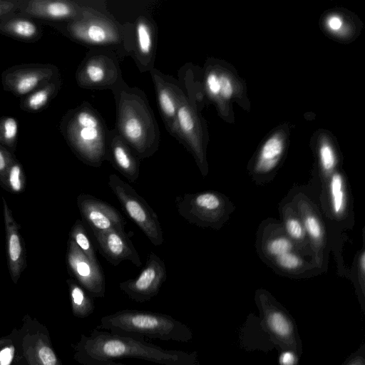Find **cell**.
<instances>
[{
  "instance_id": "1",
  "label": "cell",
  "mask_w": 365,
  "mask_h": 365,
  "mask_svg": "<svg viewBox=\"0 0 365 365\" xmlns=\"http://www.w3.org/2000/svg\"><path fill=\"white\" fill-rule=\"evenodd\" d=\"M76 355L83 365L122 359H142L160 365H200L195 351L165 349L143 339L97 328L89 335L81 336Z\"/></svg>"
},
{
  "instance_id": "2",
  "label": "cell",
  "mask_w": 365,
  "mask_h": 365,
  "mask_svg": "<svg viewBox=\"0 0 365 365\" xmlns=\"http://www.w3.org/2000/svg\"><path fill=\"white\" fill-rule=\"evenodd\" d=\"M116 120L115 129L139 160L158 150L160 133L145 92L123 79L113 89Z\"/></svg>"
},
{
  "instance_id": "3",
  "label": "cell",
  "mask_w": 365,
  "mask_h": 365,
  "mask_svg": "<svg viewBox=\"0 0 365 365\" xmlns=\"http://www.w3.org/2000/svg\"><path fill=\"white\" fill-rule=\"evenodd\" d=\"M97 329L134 338L157 339L187 343L191 329L170 315L136 309H123L103 317Z\"/></svg>"
},
{
  "instance_id": "4",
  "label": "cell",
  "mask_w": 365,
  "mask_h": 365,
  "mask_svg": "<svg viewBox=\"0 0 365 365\" xmlns=\"http://www.w3.org/2000/svg\"><path fill=\"white\" fill-rule=\"evenodd\" d=\"M69 29L73 38L89 50L110 51L120 61L132 56L133 23H120L109 11L73 21Z\"/></svg>"
},
{
  "instance_id": "5",
  "label": "cell",
  "mask_w": 365,
  "mask_h": 365,
  "mask_svg": "<svg viewBox=\"0 0 365 365\" xmlns=\"http://www.w3.org/2000/svg\"><path fill=\"white\" fill-rule=\"evenodd\" d=\"M110 130L101 113L84 102L72 113L67 136L78 158L85 164L99 168L107 160Z\"/></svg>"
},
{
  "instance_id": "6",
  "label": "cell",
  "mask_w": 365,
  "mask_h": 365,
  "mask_svg": "<svg viewBox=\"0 0 365 365\" xmlns=\"http://www.w3.org/2000/svg\"><path fill=\"white\" fill-rule=\"evenodd\" d=\"M108 187L118 200L127 215L155 246L164 242L163 232L158 217L148 202L118 175L110 174Z\"/></svg>"
},
{
  "instance_id": "7",
  "label": "cell",
  "mask_w": 365,
  "mask_h": 365,
  "mask_svg": "<svg viewBox=\"0 0 365 365\" xmlns=\"http://www.w3.org/2000/svg\"><path fill=\"white\" fill-rule=\"evenodd\" d=\"M120 62L110 51L90 49L77 72L79 86L92 91L113 89L123 79Z\"/></svg>"
},
{
  "instance_id": "8",
  "label": "cell",
  "mask_w": 365,
  "mask_h": 365,
  "mask_svg": "<svg viewBox=\"0 0 365 365\" xmlns=\"http://www.w3.org/2000/svg\"><path fill=\"white\" fill-rule=\"evenodd\" d=\"M173 138L189 151L205 175L206 161L202 120L196 107L185 94L178 108Z\"/></svg>"
},
{
  "instance_id": "9",
  "label": "cell",
  "mask_w": 365,
  "mask_h": 365,
  "mask_svg": "<svg viewBox=\"0 0 365 365\" xmlns=\"http://www.w3.org/2000/svg\"><path fill=\"white\" fill-rule=\"evenodd\" d=\"M166 279L164 262L151 252L140 274L135 278L121 282L119 288L131 300L143 303L149 302L158 294Z\"/></svg>"
},
{
  "instance_id": "10",
  "label": "cell",
  "mask_w": 365,
  "mask_h": 365,
  "mask_svg": "<svg viewBox=\"0 0 365 365\" xmlns=\"http://www.w3.org/2000/svg\"><path fill=\"white\" fill-rule=\"evenodd\" d=\"M175 206L179 215L188 222L212 226L217 221L223 201L216 192L203 191L178 196Z\"/></svg>"
},
{
  "instance_id": "11",
  "label": "cell",
  "mask_w": 365,
  "mask_h": 365,
  "mask_svg": "<svg viewBox=\"0 0 365 365\" xmlns=\"http://www.w3.org/2000/svg\"><path fill=\"white\" fill-rule=\"evenodd\" d=\"M68 269L74 279L94 298L104 297L106 278L101 264L92 262L70 238L67 242Z\"/></svg>"
},
{
  "instance_id": "12",
  "label": "cell",
  "mask_w": 365,
  "mask_h": 365,
  "mask_svg": "<svg viewBox=\"0 0 365 365\" xmlns=\"http://www.w3.org/2000/svg\"><path fill=\"white\" fill-rule=\"evenodd\" d=\"M160 115L166 130L173 137L177 112L185 93L179 81L156 68L150 71Z\"/></svg>"
},
{
  "instance_id": "13",
  "label": "cell",
  "mask_w": 365,
  "mask_h": 365,
  "mask_svg": "<svg viewBox=\"0 0 365 365\" xmlns=\"http://www.w3.org/2000/svg\"><path fill=\"white\" fill-rule=\"evenodd\" d=\"M133 25L132 56L140 73L149 72L155 68L158 44V29L155 21L148 14H140Z\"/></svg>"
},
{
  "instance_id": "14",
  "label": "cell",
  "mask_w": 365,
  "mask_h": 365,
  "mask_svg": "<svg viewBox=\"0 0 365 365\" xmlns=\"http://www.w3.org/2000/svg\"><path fill=\"white\" fill-rule=\"evenodd\" d=\"M77 205L83 219L93 232L117 230L125 232L126 222L113 206L95 196L82 193L77 197Z\"/></svg>"
},
{
  "instance_id": "15",
  "label": "cell",
  "mask_w": 365,
  "mask_h": 365,
  "mask_svg": "<svg viewBox=\"0 0 365 365\" xmlns=\"http://www.w3.org/2000/svg\"><path fill=\"white\" fill-rule=\"evenodd\" d=\"M104 257L113 266L124 260L140 267V255L125 232L109 230L93 232Z\"/></svg>"
},
{
  "instance_id": "16",
  "label": "cell",
  "mask_w": 365,
  "mask_h": 365,
  "mask_svg": "<svg viewBox=\"0 0 365 365\" xmlns=\"http://www.w3.org/2000/svg\"><path fill=\"white\" fill-rule=\"evenodd\" d=\"M6 231V258L10 276L16 283L26 267V250L20 227L15 221L6 200L2 197Z\"/></svg>"
},
{
  "instance_id": "17",
  "label": "cell",
  "mask_w": 365,
  "mask_h": 365,
  "mask_svg": "<svg viewBox=\"0 0 365 365\" xmlns=\"http://www.w3.org/2000/svg\"><path fill=\"white\" fill-rule=\"evenodd\" d=\"M106 160L130 182L138 179L140 160L115 128L109 131Z\"/></svg>"
},
{
  "instance_id": "18",
  "label": "cell",
  "mask_w": 365,
  "mask_h": 365,
  "mask_svg": "<svg viewBox=\"0 0 365 365\" xmlns=\"http://www.w3.org/2000/svg\"><path fill=\"white\" fill-rule=\"evenodd\" d=\"M67 283L73 315L84 319L92 314L95 310L94 297L74 279H68Z\"/></svg>"
},
{
  "instance_id": "19",
  "label": "cell",
  "mask_w": 365,
  "mask_h": 365,
  "mask_svg": "<svg viewBox=\"0 0 365 365\" xmlns=\"http://www.w3.org/2000/svg\"><path fill=\"white\" fill-rule=\"evenodd\" d=\"M282 150V140L277 136L270 138L262 148L256 166L257 170L266 173L273 169L277 163Z\"/></svg>"
},
{
  "instance_id": "20",
  "label": "cell",
  "mask_w": 365,
  "mask_h": 365,
  "mask_svg": "<svg viewBox=\"0 0 365 365\" xmlns=\"http://www.w3.org/2000/svg\"><path fill=\"white\" fill-rule=\"evenodd\" d=\"M27 354L31 365H61L51 346L39 337Z\"/></svg>"
},
{
  "instance_id": "21",
  "label": "cell",
  "mask_w": 365,
  "mask_h": 365,
  "mask_svg": "<svg viewBox=\"0 0 365 365\" xmlns=\"http://www.w3.org/2000/svg\"><path fill=\"white\" fill-rule=\"evenodd\" d=\"M69 238L77 245L92 262L99 263L87 232L80 220H77L73 225L69 232Z\"/></svg>"
},
{
  "instance_id": "22",
  "label": "cell",
  "mask_w": 365,
  "mask_h": 365,
  "mask_svg": "<svg viewBox=\"0 0 365 365\" xmlns=\"http://www.w3.org/2000/svg\"><path fill=\"white\" fill-rule=\"evenodd\" d=\"M0 185L13 193L22 192L25 188V177L21 166L12 163L2 179Z\"/></svg>"
},
{
  "instance_id": "23",
  "label": "cell",
  "mask_w": 365,
  "mask_h": 365,
  "mask_svg": "<svg viewBox=\"0 0 365 365\" xmlns=\"http://www.w3.org/2000/svg\"><path fill=\"white\" fill-rule=\"evenodd\" d=\"M266 322L269 329L277 336L288 338L292 334L291 322L279 311L269 312Z\"/></svg>"
},
{
  "instance_id": "24",
  "label": "cell",
  "mask_w": 365,
  "mask_h": 365,
  "mask_svg": "<svg viewBox=\"0 0 365 365\" xmlns=\"http://www.w3.org/2000/svg\"><path fill=\"white\" fill-rule=\"evenodd\" d=\"M329 191L332 210L336 215H340L344 209L345 194L343 178L339 173H335L331 176Z\"/></svg>"
},
{
  "instance_id": "25",
  "label": "cell",
  "mask_w": 365,
  "mask_h": 365,
  "mask_svg": "<svg viewBox=\"0 0 365 365\" xmlns=\"http://www.w3.org/2000/svg\"><path fill=\"white\" fill-rule=\"evenodd\" d=\"M267 248L269 254L277 257L290 252L292 245L287 238L278 237L270 240L267 244Z\"/></svg>"
},
{
  "instance_id": "26",
  "label": "cell",
  "mask_w": 365,
  "mask_h": 365,
  "mask_svg": "<svg viewBox=\"0 0 365 365\" xmlns=\"http://www.w3.org/2000/svg\"><path fill=\"white\" fill-rule=\"evenodd\" d=\"M320 161L326 172L331 171L336 163L335 156L332 148L327 143L322 145L319 150Z\"/></svg>"
},
{
  "instance_id": "27",
  "label": "cell",
  "mask_w": 365,
  "mask_h": 365,
  "mask_svg": "<svg viewBox=\"0 0 365 365\" xmlns=\"http://www.w3.org/2000/svg\"><path fill=\"white\" fill-rule=\"evenodd\" d=\"M305 230L308 234L314 240H318L322 236V227L317 218L309 215L306 216L304 221Z\"/></svg>"
},
{
  "instance_id": "28",
  "label": "cell",
  "mask_w": 365,
  "mask_h": 365,
  "mask_svg": "<svg viewBox=\"0 0 365 365\" xmlns=\"http://www.w3.org/2000/svg\"><path fill=\"white\" fill-rule=\"evenodd\" d=\"M277 262L280 267L286 269H294L301 264L299 257L290 252L277 256Z\"/></svg>"
},
{
  "instance_id": "29",
  "label": "cell",
  "mask_w": 365,
  "mask_h": 365,
  "mask_svg": "<svg viewBox=\"0 0 365 365\" xmlns=\"http://www.w3.org/2000/svg\"><path fill=\"white\" fill-rule=\"evenodd\" d=\"M286 230L289 235L294 239L300 240L304 236V227L298 219L289 218L286 221Z\"/></svg>"
},
{
  "instance_id": "30",
  "label": "cell",
  "mask_w": 365,
  "mask_h": 365,
  "mask_svg": "<svg viewBox=\"0 0 365 365\" xmlns=\"http://www.w3.org/2000/svg\"><path fill=\"white\" fill-rule=\"evenodd\" d=\"M38 82V78L35 75H26L19 79L16 83L17 91L21 94H25L31 91Z\"/></svg>"
},
{
  "instance_id": "31",
  "label": "cell",
  "mask_w": 365,
  "mask_h": 365,
  "mask_svg": "<svg viewBox=\"0 0 365 365\" xmlns=\"http://www.w3.org/2000/svg\"><path fill=\"white\" fill-rule=\"evenodd\" d=\"M12 29L14 31L22 36L29 37L36 32V26L32 23L27 21H18L15 22Z\"/></svg>"
},
{
  "instance_id": "32",
  "label": "cell",
  "mask_w": 365,
  "mask_h": 365,
  "mask_svg": "<svg viewBox=\"0 0 365 365\" xmlns=\"http://www.w3.org/2000/svg\"><path fill=\"white\" fill-rule=\"evenodd\" d=\"M205 86L212 96H217L220 94L219 76L215 72L210 71L206 73Z\"/></svg>"
},
{
  "instance_id": "33",
  "label": "cell",
  "mask_w": 365,
  "mask_h": 365,
  "mask_svg": "<svg viewBox=\"0 0 365 365\" xmlns=\"http://www.w3.org/2000/svg\"><path fill=\"white\" fill-rule=\"evenodd\" d=\"M48 99V93L40 90L34 93L29 99V106L33 109H38L43 106Z\"/></svg>"
},
{
  "instance_id": "34",
  "label": "cell",
  "mask_w": 365,
  "mask_h": 365,
  "mask_svg": "<svg viewBox=\"0 0 365 365\" xmlns=\"http://www.w3.org/2000/svg\"><path fill=\"white\" fill-rule=\"evenodd\" d=\"M4 137L7 140H12L17 133V123L14 118H7L4 124Z\"/></svg>"
},
{
  "instance_id": "35",
  "label": "cell",
  "mask_w": 365,
  "mask_h": 365,
  "mask_svg": "<svg viewBox=\"0 0 365 365\" xmlns=\"http://www.w3.org/2000/svg\"><path fill=\"white\" fill-rule=\"evenodd\" d=\"M14 346L12 344L4 346L0 351V365H11L14 356Z\"/></svg>"
},
{
  "instance_id": "36",
  "label": "cell",
  "mask_w": 365,
  "mask_h": 365,
  "mask_svg": "<svg viewBox=\"0 0 365 365\" xmlns=\"http://www.w3.org/2000/svg\"><path fill=\"white\" fill-rule=\"evenodd\" d=\"M220 81V94L229 98L232 94V87L230 79L225 75L218 76Z\"/></svg>"
},
{
  "instance_id": "37",
  "label": "cell",
  "mask_w": 365,
  "mask_h": 365,
  "mask_svg": "<svg viewBox=\"0 0 365 365\" xmlns=\"http://www.w3.org/2000/svg\"><path fill=\"white\" fill-rule=\"evenodd\" d=\"M11 164L9 162L6 155L0 150V184Z\"/></svg>"
},
{
  "instance_id": "38",
  "label": "cell",
  "mask_w": 365,
  "mask_h": 365,
  "mask_svg": "<svg viewBox=\"0 0 365 365\" xmlns=\"http://www.w3.org/2000/svg\"><path fill=\"white\" fill-rule=\"evenodd\" d=\"M279 363L281 365H294L296 363L295 355L291 351H285L281 354Z\"/></svg>"
},
{
  "instance_id": "39",
  "label": "cell",
  "mask_w": 365,
  "mask_h": 365,
  "mask_svg": "<svg viewBox=\"0 0 365 365\" xmlns=\"http://www.w3.org/2000/svg\"><path fill=\"white\" fill-rule=\"evenodd\" d=\"M327 24L331 30L336 31L341 29L342 21L339 16H333L328 19Z\"/></svg>"
},
{
  "instance_id": "40",
  "label": "cell",
  "mask_w": 365,
  "mask_h": 365,
  "mask_svg": "<svg viewBox=\"0 0 365 365\" xmlns=\"http://www.w3.org/2000/svg\"><path fill=\"white\" fill-rule=\"evenodd\" d=\"M88 365H127L119 362H115V361H103L93 363Z\"/></svg>"
},
{
  "instance_id": "41",
  "label": "cell",
  "mask_w": 365,
  "mask_h": 365,
  "mask_svg": "<svg viewBox=\"0 0 365 365\" xmlns=\"http://www.w3.org/2000/svg\"><path fill=\"white\" fill-rule=\"evenodd\" d=\"M359 264L361 271L364 272L365 270V254L363 252L360 257Z\"/></svg>"
},
{
  "instance_id": "42",
  "label": "cell",
  "mask_w": 365,
  "mask_h": 365,
  "mask_svg": "<svg viewBox=\"0 0 365 365\" xmlns=\"http://www.w3.org/2000/svg\"><path fill=\"white\" fill-rule=\"evenodd\" d=\"M9 342H10L9 340H7V339H0V347L4 346V345L8 344Z\"/></svg>"
},
{
  "instance_id": "43",
  "label": "cell",
  "mask_w": 365,
  "mask_h": 365,
  "mask_svg": "<svg viewBox=\"0 0 365 365\" xmlns=\"http://www.w3.org/2000/svg\"><path fill=\"white\" fill-rule=\"evenodd\" d=\"M351 365H359V364H352Z\"/></svg>"
}]
</instances>
